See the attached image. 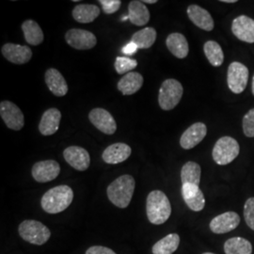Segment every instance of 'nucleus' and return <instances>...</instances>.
I'll list each match as a JSON object with an SVG mask.
<instances>
[{
    "label": "nucleus",
    "mask_w": 254,
    "mask_h": 254,
    "mask_svg": "<svg viewBox=\"0 0 254 254\" xmlns=\"http://www.w3.org/2000/svg\"><path fill=\"white\" fill-rule=\"evenodd\" d=\"M200 165L193 161H190L183 166L181 170V181L183 185L190 184L199 186L200 183Z\"/></svg>",
    "instance_id": "nucleus-29"
},
{
    "label": "nucleus",
    "mask_w": 254,
    "mask_h": 254,
    "mask_svg": "<svg viewBox=\"0 0 254 254\" xmlns=\"http://www.w3.org/2000/svg\"><path fill=\"white\" fill-rule=\"evenodd\" d=\"M212 254V253H205V254Z\"/></svg>",
    "instance_id": "nucleus-41"
},
{
    "label": "nucleus",
    "mask_w": 254,
    "mask_h": 254,
    "mask_svg": "<svg viewBox=\"0 0 254 254\" xmlns=\"http://www.w3.org/2000/svg\"><path fill=\"white\" fill-rule=\"evenodd\" d=\"M240 147L234 137L222 136L213 148V159L216 163L224 166L233 162L238 156Z\"/></svg>",
    "instance_id": "nucleus-5"
},
{
    "label": "nucleus",
    "mask_w": 254,
    "mask_h": 254,
    "mask_svg": "<svg viewBox=\"0 0 254 254\" xmlns=\"http://www.w3.org/2000/svg\"><path fill=\"white\" fill-rule=\"evenodd\" d=\"M226 254H252V243L243 237H233L228 239L224 244Z\"/></svg>",
    "instance_id": "nucleus-28"
},
{
    "label": "nucleus",
    "mask_w": 254,
    "mask_h": 254,
    "mask_svg": "<svg viewBox=\"0 0 254 254\" xmlns=\"http://www.w3.org/2000/svg\"><path fill=\"white\" fill-rule=\"evenodd\" d=\"M89 120L94 127L106 135H113L117 130L115 119L106 109L100 108L91 109L89 113Z\"/></svg>",
    "instance_id": "nucleus-10"
},
{
    "label": "nucleus",
    "mask_w": 254,
    "mask_h": 254,
    "mask_svg": "<svg viewBox=\"0 0 254 254\" xmlns=\"http://www.w3.org/2000/svg\"><path fill=\"white\" fill-rule=\"evenodd\" d=\"M146 213L149 221L154 225L165 223L172 214L171 201L160 190L150 192L146 200Z\"/></svg>",
    "instance_id": "nucleus-1"
},
{
    "label": "nucleus",
    "mask_w": 254,
    "mask_h": 254,
    "mask_svg": "<svg viewBox=\"0 0 254 254\" xmlns=\"http://www.w3.org/2000/svg\"><path fill=\"white\" fill-rule=\"evenodd\" d=\"M249 80V69L244 64L234 62L228 68V87L234 93L239 94L245 91Z\"/></svg>",
    "instance_id": "nucleus-7"
},
{
    "label": "nucleus",
    "mask_w": 254,
    "mask_h": 254,
    "mask_svg": "<svg viewBox=\"0 0 254 254\" xmlns=\"http://www.w3.org/2000/svg\"><path fill=\"white\" fill-rule=\"evenodd\" d=\"M166 45L170 52L178 59H185L190 52L188 40L181 33H172L167 37Z\"/></svg>",
    "instance_id": "nucleus-24"
},
{
    "label": "nucleus",
    "mask_w": 254,
    "mask_h": 254,
    "mask_svg": "<svg viewBox=\"0 0 254 254\" xmlns=\"http://www.w3.org/2000/svg\"><path fill=\"white\" fill-rule=\"evenodd\" d=\"M180 244V236L177 234H170L157 241L153 246L154 254H173L177 251Z\"/></svg>",
    "instance_id": "nucleus-27"
},
{
    "label": "nucleus",
    "mask_w": 254,
    "mask_h": 254,
    "mask_svg": "<svg viewBox=\"0 0 254 254\" xmlns=\"http://www.w3.org/2000/svg\"><path fill=\"white\" fill-rule=\"evenodd\" d=\"M243 131L246 136L254 137V109H251L243 118Z\"/></svg>",
    "instance_id": "nucleus-34"
},
{
    "label": "nucleus",
    "mask_w": 254,
    "mask_h": 254,
    "mask_svg": "<svg viewBox=\"0 0 254 254\" xmlns=\"http://www.w3.org/2000/svg\"><path fill=\"white\" fill-rule=\"evenodd\" d=\"M144 4H155L157 1L156 0H144L142 1Z\"/></svg>",
    "instance_id": "nucleus-38"
},
{
    "label": "nucleus",
    "mask_w": 254,
    "mask_h": 254,
    "mask_svg": "<svg viewBox=\"0 0 254 254\" xmlns=\"http://www.w3.org/2000/svg\"><path fill=\"white\" fill-rule=\"evenodd\" d=\"M203 51L211 65L218 67L224 62V54L221 46L215 41H208L203 46Z\"/></svg>",
    "instance_id": "nucleus-31"
},
{
    "label": "nucleus",
    "mask_w": 254,
    "mask_h": 254,
    "mask_svg": "<svg viewBox=\"0 0 254 254\" xmlns=\"http://www.w3.org/2000/svg\"><path fill=\"white\" fill-rule=\"evenodd\" d=\"M86 254H117L115 252H113L111 249L103 247V246H93L91 247L87 252Z\"/></svg>",
    "instance_id": "nucleus-36"
},
{
    "label": "nucleus",
    "mask_w": 254,
    "mask_h": 254,
    "mask_svg": "<svg viewBox=\"0 0 254 254\" xmlns=\"http://www.w3.org/2000/svg\"><path fill=\"white\" fill-rule=\"evenodd\" d=\"M73 199V190L69 186L63 185L46 192L41 200V205L48 214H59L70 206Z\"/></svg>",
    "instance_id": "nucleus-2"
},
{
    "label": "nucleus",
    "mask_w": 254,
    "mask_h": 254,
    "mask_svg": "<svg viewBox=\"0 0 254 254\" xmlns=\"http://www.w3.org/2000/svg\"><path fill=\"white\" fill-rule=\"evenodd\" d=\"M188 15L191 22L205 31H211L214 28V20L206 9L199 5H190L188 8Z\"/></svg>",
    "instance_id": "nucleus-21"
},
{
    "label": "nucleus",
    "mask_w": 254,
    "mask_h": 254,
    "mask_svg": "<svg viewBox=\"0 0 254 254\" xmlns=\"http://www.w3.org/2000/svg\"><path fill=\"white\" fill-rule=\"evenodd\" d=\"M46 86L49 91L58 97L65 96L68 92V85L64 75L55 68L48 69L45 74Z\"/></svg>",
    "instance_id": "nucleus-18"
},
{
    "label": "nucleus",
    "mask_w": 254,
    "mask_h": 254,
    "mask_svg": "<svg viewBox=\"0 0 254 254\" xmlns=\"http://www.w3.org/2000/svg\"><path fill=\"white\" fill-rule=\"evenodd\" d=\"M252 91H253V93H254V78H253V87H252Z\"/></svg>",
    "instance_id": "nucleus-40"
},
{
    "label": "nucleus",
    "mask_w": 254,
    "mask_h": 254,
    "mask_svg": "<svg viewBox=\"0 0 254 254\" xmlns=\"http://www.w3.org/2000/svg\"><path fill=\"white\" fill-rule=\"evenodd\" d=\"M1 53L7 61L14 64H27L32 58V51L28 46L15 44H5L1 48Z\"/></svg>",
    "instance_id": "nucleus-16"
},
{
    "label": "nucleus",
    "mask_w": 254,
    "mask_h": 254,
    "mask_svg": "<svg viewBox=\"0 0 254 254\" xmlns=\"http://www.w3.org/2000/svg\"><path fill=\"white\" fill-rule=\"evenodd\" d=\"M136 182L131 175L120 176L108 187L109 200L119 208H127L132 200Z\"/></svg>",
    "instance_id": "nucleus-3"
},
{
    "label": "nucleus",
    "mask_w": 254,
    "mask_h": 254,
    "mask_svg": "<svg viewBox=\"0 0 254 254\" xmlns=\"http://www.w3.org/2000/svg\"><path fill=\"white\" fill-rule=\"evenodd\" d=\"M115 70L119 74H127L128 72L134 70L137 66V62L134 59L127 57H117L115 61Z\"/></svg>",
    "instance_id": "nucleus-32"
},
{
    "label": "nucleus",
    "mask_w": 254,
    "mask_h": 254,
    "mask_svg": "<svg viewBox=\"0 0 254 254\" xmlns=\"http://www.w3.org/2000/svg\"><path fill=\"white\" fill-rule=\"evenodd\" d=\"M128 17L133 25L142 27L150 21V11L142 1L133 0L128 5Z\"/></svg>",
    "instance_id": "nucleus-22"
},
{
    "label": "nucleus",
    "mask_w": 254,
    "mask_h": 254,
    "mask_svg": "<svg viewBox=\"0 0 254 254\" xmlns=\"http://www.w3.org/2000/svg\"><path fill=\"white\" fill-rule=\"evenodd\" d=\"M184 93V88L181 83L170 78L162 83L159 94H158V104L163 110H172L174 109L179 102L181 101Z\"/></svg>",
    "instance_id": "nucleus-6"
},
{
    "label": "nucleus",
    "mask_w": 254,
    "mask_h": 254,
    "mask_svg": "<svg viewBox=\"0 0 254 254\" xmlns=\"http://www.w3.org/2000/svg\"><path fill=\"white\" fill-rule=\"evenodd\" d=\"M143 85V76L136 72L125 74L118 82L117 88L124 95H132L141 89Z\"/></svg>",
    "instance_id": "nucleus-23"
},
{
    "label": "nucleus",
    "mask_w": 254,
    "mask_h": 254,
    "mask_svg": "<svg viewBox=\"0 0 254 254\" xmlns=\"http://www.w3.org/2000/svg\"><path fill=\"white\" fill-rule=\"evenodd\" d=\"M223 3H236V0H221Z\"/></svg>",
    "instance_id": "nucleus-39"
},
{
    "label": "nucleus",
    "mask_w": 254,
    "mask_h": 254,
    "mask_svg": "<svg viewBox=\"0 0 254 254\" xmlns=\"http://www.w3.org/2000/svg\"><path fill=\"white\" fill-rule=\"evenodd\" d=\"M156 40V31L154 27L142 28L132 36L131 42L140 49H147L153 46Z\"/></svg>",
    "instance_id": "nucleus-30"
},
{
    "label": "nucleus",
    "mask_w": 254,
    "mask_h": 254,
    "mask_svg": "<svg viewBox=\"0 0 254 254\" xmlns=\"http://www.w3.org/2000/svg\"><path fill=\"white\" fill-rule=\"evenodd\" d=\"M232 31L238 40L249 44H254V19L246 15H240L236 17L232 24Z\"/></svg>",
    "instance_id": "nucleus-15"
},
{
    "label": "nucleus",
    "mask_w": 254,
    "mask_h": 254,
    "mask_svg": "<svg viewBox=\"0 0 254 254\" xmlns=\"http://www.w3.org/2000/svg\"><path fill=\"white\" fill-rule=\"evenodd\" d=\"M100 12L99 7L96 5L79 4L73 8L72 15L76 22L89 24L97 18L100 15Z\"/></svg>",
    "instance_id": "nucleus-25"
},
{
    "label": "nucleus",
    "mask_w": 254,
    "mask_h": 254,
    "mask_svg": "<svg viewBox=\"0 0 254 254\" xmlns=\"http://www.w3.org/2000/svg\"><path fill=\"white\" fill-rule=\"evenodd\" d=\"M182 196L187 205L195 212H200L205 206V198L199 186L186 184L182 186Z\"/></svg>",
    "instance_id": "nucleus-17"
},
{
    "label": "nucleus",
    "mask_w": 254,
    "mask_h": 254,
    "mask_svg": "<svg viewBox=\"0 0 254 254\" xmlns=\"http://www.w3.org/2000/svg\"><path fill=\"white\" fill-rule=\"evenodd\" d=\"M0 116L8 128L19 131L25 126V117L18 107L10 101L0 103Z\"/></svg>",
    "instance_id": "nucleus-8"
},
{
    "label": "nucleus",
    "mask_w": 254,
    "mask_h": 254,
    "mask_svg": "<svg viewBox=\"0 0 254 254\" xmlns=\"http://www.w3.org/2000/svg\"><path fill=\"white\" fill-rule=\"evenodd\" d=\"M206 134V126L203 123H196L183 133L180 138V145L185 150H190L201 142Z\"/></svg>",
    "instance_id": "nucleus-14"
},
{
    "label": "nucleus",
    "mask_w": 254,
    "mask_h": 254,
    "mask_svg": "<svg viewBox=\"0 0 254 254\" xmlns=\"http://www.w3.org/2000/svg\"><path fill=\"white\" fill-rule=\"evenodd\" d=\"M22 30L24 33L25 40L30 46H39L44 42V32L39 24L34 20H26L22 24Z\"/></svg>",
    "instance_id": "nucleus-26"
},
{
    "label": "nucleus",
    "mask_w": 254,
    "mask_h": 254,
    "mask_svg": "<svg viewBox=\"0 0 254 254\" xmlns=\"http://www.w3.org/2000/svg\"><path fill=\"white\" fill-rule=\"evenodd\" d=\"M64 159L72 168L79 172L89 169L91 156L87 150L79 146L67 147L64 152Z\"/></svg>",
    "instance_id": "nucleus-11"
},
{
    "label": "nucleus",
    "mask_w": 254,
    "mask_h": 254,
    "mask_svg": "<svg viewBox=\"0 0 254 254\" xmlns=\"http://www.w3.org/2000/svg\"><path fill=\"white\" fill-rule=\"evenodd\" d=\"M18 232L25 241L37 246L44 245L51 236L50 230L45 224L32 219L24 220L19 225Z\"/></svg>",
    "instance_id": "nucleus-4"
},
{
    "label": "nucleus",
    "mask_w": 254,
    "mask_h": 254,
    "mask_svg": "<svg viewBox=\"0 0 254 254\" xmlns=\"http://www.w3.org/2000/svg\"><path fill=\"white\" fill-rule=\"evenodd\" d=\"M61 173V166L57 161L49 159L34 164L31 173L32 177L38 183L53 181Z\"/></svg>",
    "instance_id": "nucleus-12"
},
{
    "label": "nucleus",
    "mask_w": 254,
    "mask_h": 254,
    "mask_svg": "<svg viewBox=\"0 0 254 254\" xmlns=\"http://www.w3.org/2000/svg\"><path fill=\"white\" fill-rule=\"evenodd\" d=\"M137 49H138V47L134 43L130 42L129 44H127V46H124L123 52L127 56H131V55L135 54Z\"/></svg>",
    "instance_id": "nucleus-37"
},
{
    "label": "nucleus",
    "mask_w": 254,
    "mask_h": 254,
    "mask_svg": "<svg viewBox=\"0 0 254 254\" xmlns=\"http://www.w3.org/2000/svg\"><path fill=\"white\" fill-rule=\"evenodd\" d=\"M66 43L77 50H89L97 44L95 35L88 30L80 28H72L65 34Z\"/></svg>",
    "instance_id": "nucleus-9"
},
{
    "label": "nucleus",
    "mask_w": 254,
    "mask_h": 254,
    "mask_svg": "<svg viewBox=\"0 0 254 254\" xmlns=\"http://www.w3.org/2000/svg\"><path fill=\"white\" fill-rule=\"evenodd\" d=\"M131 147L126 143H114L105 149L102 154L103 160L108 164H119L125 162L131 155Z\"/></svg>",
    "instance_id": "nucleus-19"
},
{
    "label": "nucleus",
    "mask_w": 254,
    "mask_h": 254,
    "mask_svg": "<svg viewBox=\"0 0 254 254\" xmlns=\"http://www.w3.org/2000/svg\"><path fill=\"white\" fill-rule=\"evenodd\" d=\"M244 218L247 225L254 231V198H250L246 201Z\"/></svg>",
    "instance_id": "nucleus-33"
},
{
    "label": "nucleus",
    "mask_w": 254,
    "mask_h": 254,
    "mask_svg": "<svg viewBox=\"0 0 254 254\" xmlns=\"http://www.w3.org/2000/svg\"><path fill=\"white\" fill-rule=\"evenodd\" d=\"M62 120V112L57 109H49L43 114L39 130L44 136H51L59 130Z\"/></svg>",
    "instance_id": "nucleus-20"
},
{
    "label": "nucleus",
    "mask_w": 254,
    "mask_h": 254,
    "mask_svg": "<svg viewBox=\"0 0 254 254\" xmlns=\"http://www.w3.org/2000/svg\"><path fill=\"white\" fill-rule=\"evenodd\" d=\"M240 224V217L236 212H226L213 218L210 222V230L214 234H226L234 231Z\"/></svg>",
    "instance_id": "nucleus-13"
},
{
    "label": "nucleus",
    "mask_w": 254,
    "mask_h": 254,
    "mask_svg": "<svg viewBox=\"0 0 254 254\" xmlns=\"http://www.w3.org/2000/svg\"><path fill=\"white\" fill-rule=\"evenodd\" d=\"M99 3L102 5L103 11L107 14H112L116 12L122 5L121 0H100Z\"/></svg>",
    "instance_id": "nucleus-35"
}]
</instances>
